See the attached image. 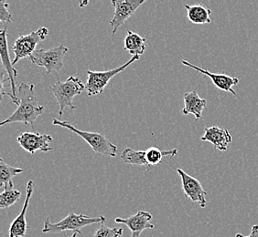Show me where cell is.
Returning <instances> with one entry per match:
<instances>
[{
    "instance_id": "9",
    "label": "cell",
    "mask_w": 258,
    "mask_h": 237,
    "mask_svg": "<svg viewBox=\"0 0 258 237\" xmlns=\"http://www.w3.org/2000/svg\"><path fill=\"white\" fill-rule=\"evenodd\" d=\"M112 5L114 8L113 19L110 21V26L113 29V35L116 33L121 26L134 16L139 7L144 4L145 0H113Z\"/></svg>"
},
{
    "instance_id": "11",
    "label": "cell",
    "mask_w": 258,
    "mask_h": 237,
    "mask_svg": "<svg viewBox=\"0 0 258 237\" xmlns=\"http://www.w3.org/2000/svg\"><path fill=\"white\" fill-rule=\"evenodd\" d=\"M17 141L20 146L30 154H34L38 151L48 153L53 150L50 146V143H52L53 138L49 134L25 132L18 136Z\"/></svg>"
},
{
    "instance_id": "20",
    "label": "cell",
    "mask_w": 258,
    "mask_h": 237,
    "mask_svg": "<svg viewBox=\"0 0 258 237\" xmlns=\"http://www.w3.org/2000/svg\"><path fill=\"white\" fill-rule=\"evenodd\" d=\"M145 152H146L145 157H146V161L149 164V166H155L162 162L163 157H166V156L173 157L175 155H177L178 150L173 149V150H169V151H161L158 147L153 146V147L148 149Z\"/></svg>"
},
{
    "instance_id": "4",
    "label": "cell",
    "mask_w": 258,
    "mask_h": 237,
    "mask_svg": "<svg viewBox=\"0 0 258 237\" xmlns=\"http://www.w3.org/2000/svg\"><path fill=\"white\" fill-rule=\"evenodd\" d=\"M102 222H106V218L104 216L89 217L85 214H76L74 212H70L69 214L63 218L61 221L55 223L50 222V217L46 218L44 220V227L42 229V232L47 233V232L74 231V232L81 233L82 228L93 223Z\"/></svg>"
},
{
    "instance_id": "5",
    "label": "cell",
    "mask_w": 258,
    "mask_h": 237,
    "mask_svg": "<svg viewBox=\"0 0 258 237\" xmlns=\"http://www.w3.org/2000/svg\"><path fill=\"white\" fill-rule=\"evenodd\" d=\"M68 50L63 44L50 50H36L30 57V61L38 67L44 68L47 74L56 75L63 67V59Z\"/></svg>"
},
{
    "instance_id": "15",
    "label": "cell",
    "mask_w": 258,
    "mask_h": 237,
    "mask_svg": "<svg viewBox=\"0 0 258 237\" xmlns=\"http://www.w3.org/2000/svg\"><path fill=\"white\" fill-rule=\"evenodd\" d=\"M203 142H209L213 144L214 148L221 152H226L229 144L233 142L232 135L228 130L221 129L217 126H212L204 130V136L201 138Z\"/></svg>"
},
{
    "instance_id": "25",
    "label": "cell",
    "mask_w": 258,
    "mask_h": 237,
    "mask_svg": "<svg viewBox=\"0 0 258 237\" xmlns=\"http://www.w3.org/2000/svg\"><path fill=\"white\" fill-rule=\"evenodd\" d=\"M235 237H258V225H253L251 233L248 236H243L241 233H236Z\"/></svg>"
},
{
    "instance_id": "17",
    "label": "cell",
    "mask_w": 258,
    "mask_h": 237,
    "mask_svg": "<svg viewBox=\"0 0 258 237\" xmlns=\"http://www.w3.org/2000/svg\"><path fill=\"white\" fill-rule=\"evenodd\" d=\"M124 50L128 51L133 57L144 54L145 50L148 48L144 38L128 29L126 30V37L124 38Z\"/></svg>"
},
{
    "instance_id": "10",
    "label": "cell",
    "mask_w": 258,
    "mask_h": 237,
    "mask_svg": "<svg viewBox=\"0 0 258 237\" xmlns=\"http://www.w3.org/2000/svg\"><path fill=\"white\" fill-rule=\"evenodd\" d=\"M176 172L178 173L179 177L181 179L182 190L185 196L189 198L191 202L198 203L201 207H206L207 192L204 190L200 181H198L196 178L190 176L188 173H185L181 168L176 169Z\"/></svg>"
},
{
    "instance_id": "22",
    "label": "cell",
    "mask_w": 258,
    "mask_h": 237,
    "mask_svg": "<svg viewBox=\"0 0 258 237\" xmlns=\"http://www.w3.org/2000/svg\"><path fill=\"white\" fill-rule=\"evenodd\" d=\"M20 195L21 193L20 191L14 188L4 189L3 193L0 194V208L7 209L14 205L20 200Z\"/></svg>"
},
{
    "instance_id": "1",
    "label": "cell",
    "mask_w": 258,
    "mask_h": 237,
    "mask_svg": "<svg viewBox=\"0 0 258 237\" xmlns=\"http://www.w3.org/2000/svg\"><path fill=\"white\" fill-rule=\"evenodd\" d=\"M18 93L20 100V105L9 118L1 123V126L16 123L32 125L40 115L44 113V106L38 105L34 85L27 84L24 82L20 83Z\"/></svg>"
},
{
    "instance_id": "18",
    "label": "cell",
    "mask_w": 258,
    "mask_h": 237,
    "mask_svg": "<svg viewBox=\"0 0 258 237\" xmlns=\"http://www.w3.org/2000/svg\"><path fill=\"white\" fill-rule=\"evenodd\" d=\"M187 10V17L189 21L194 24H209L212 22L210 15L212 10L207 7L198 4V5H185Z\"/></svg>"
},
{
    "instance_id": "6",
    "label": "cell",
    "mask_w": 258,
    "mask_h": 237,
    "mask_svg": "<svg viewBox=\"0 0 258 237\" xmlns=\"http://www.w3.org/2000/svg\"><path fill=\"white\" fill-rule=\"evenodd\" d=\"M140 56H134L132 59H129L126 63L120 66L118 68L114 69H110L106 71H93L87 70V82L85 85V89L87 91V95L89 97L99 95L104 91L105 87L108 84L109 80L113 79L115 75L121 73L124 69L133 64L135 61L139 60Z\"/></svg>"
},
{
    "instance_id": "24",
    "label": "cell",
    "mask_w": 258,
    "mask_h": 237,
    "mask_svg": "<svg viewBox=\"0 0 258 237\" xmlns=\"http://www.w3.org/2000/svg\"><path fill=\"white\" fill-rule=\"evenodd\" d=\"M10 4L4 0H0V21L5 23H12L13 18L10 12Z\"/></svg>"
},
{
    "instance_id": "16",
    "label": "cell",
    "mask_w": 258,
    "mask_h": 237,
    "mask_svg": "<svg viewBox=\"0 0 258 237\" xmlns=\"http://www.w3.org/2000/svg\"><path fill=\"white\" fill-rule=\"evenodd\" d=\"M183 100L184 108L182 109V113L184 115L192 114L195 117V120L199 121L203 115L204 108L207 105V100L202 99L199 96L197 89L184 94Z\"/></svg>"
},
{
    "instance_id": "23",
    "label": "cell",
    "mask_w": 258,
    "mask_h": 237,
    "mask_svg": "<svg viewBox=\"0 0 258 237\" xmlns=\"http://www.w3.org/2000/svg\"><path fill=\"white\" fill-rule=\"evenodd\" d=\"M122 234V228H110L106 226L105 222H102L100 224V227L94 233L93 237H120Z\"/></svg>"
},
{
    "instance_id": "12",
    "label": "cell",
    "mask_w": 258,
    "mask_h": 237,
    "mask_svg": "<svg viewBox=\"0 0 258 237\" xmlns=\"http://www.w3.org/2000/svg\"><path fill=\"white\" fill-rule=\"evenodd\" d=\"M152 214L149 212L139 211L134 215L123 219V218H115L116 223L125 224L129 230L131 231V237H140L141 233L147 229H154L155 225L151 223Z\"/></svg>"
},
{
    "instance_id": "21",
    "label": "cell",
    "mask_w": 258,
    "mask_h": 237,
    "mask_svg": "<svg viewBox=\"0 0 258 237\" xmlns=\"http://www.w3.org/2000/svg\"><path fill=\"white\" fill-rule=\"evenodd\" d=\"M146 152L145 151H135L132 149H124L121 154V159L124 161V163L131 164V165H142L149 167V164L146 161L145 157Z\"/></svg>"
},
{
    "instance_id": "2",
    "label": "cell",
    "mask_w": 258,
    "mask_h": 237,
    "mask_svg": "<svg viewBox=\"0 0 258 237\" xmlns=\"http://www.w3.org/2000/svg\"><path fill=\"white\" fill-rule=\"evenodd\" d=\"M52 125L67 129L71 132H73L74 134L79 135L81 138L84 139L85 142L89 144L91 148L93 149V151L95 153L108 155L111 157H115L118 153V149L116 147V145H114L112 142H110L104 134L81 131V130L75 128L74 124H71L69 122H67V121L62 122L58 118H54L52 121Z\"/></svg>"
},
{
    "instance_id": "26",
    "label": "cell",
    "mask_w": 258,
    "mask_h": 237,
    "mask_svg": "<svg viewBox=\"0 0 258 237\" xmlns=\"http://www.w3.org/2000/svg\"><path fill=\"white\" fill-rule=\"evenodd\" d=\"M88 3H89L88 1H85V2H80L79 5L81 8H85V6L88 5Z\"/></svg>"
},
{
    "instance_id": "3",
    "label": "cell",
    "mask_w": 258,
    "mask_h": 237,
    "mask_svg": "<svg viewBox=\"0 0 258 237\" xmlns=\"http://www.w3.org/2000/svg\"><path fill=\"white\" fill-rule=\"evenodd\" d=\"M50 89L60 107L58 111L59 117L62 116L66 107H70L71 109H76V106L74 105V98L80 95L84 90H86L85 85L80 80L79 78L74 76L69 77L65 82H61L57 79L54 84L50 87Z\"/></svg>"
},
{
    "instance_id": "27",
    "label": "cell",
    "mask_w": 258,
    "mask_h": 237,
    "mask_svg": "<svg viewBox=\"0 0 258 237\" xmlns=\"http://www.w3.org/2000/svg\"><path fill=\"white\" fill-rule=\"evenodd\" d=\"M77 232H74V234L73 235H71V236H68V234L67 233H65V237H77Z\"/></svg>"
},
{
    "instance_id": "19",
    "label": "cell",
    "mask_w": 258,
    "mask_h": 237,
    "mask_svg": "<svg viewBox=\"0 0 258 237\" xmlns=\"http://www.w3.org/2000/svg\"><path fill=\"white\" fill-rule=\"evenodd\" d=\"M23 172V169L13 167L5 163L3 159H0V186L4 187V189L14 188L12 179Z\"/></svg>"
},
{
    "instance_id": "14",
    "label": "cell",
    "mask_w": 258,
    "mask_h": 237,
    "mask_svg": "<svg viewBox=\"0 0 258 237\" xmlns=\"http://www.w3.org/2000/svg\"><path fill=\"white\" fill-rule=\"evenodd\" d=\"M35 183L32 180H30L27 183V194H26L25 203L22 207L20 214L14 219V221L10 224L9 236L24 237L28 230V224L26 221V213L30 205V201L34 191Z\"/></svg>"
},
{
    "instance_id": "13",
    "label": "cell",
    "mask_w": 258,
    "mask_h": 237,
    "mask_svg": "<svg viewBox=\"0 0 258 237\" xmlns=\"http://www.w3.org/2000/svg\"><path fill=\"white\" fill-rule=\"evenodd\" d=\"M181 63H182L184 66H187V67L191 68V69H194V70L198 71L201 74L207 76V77L210 78L211 80L213 81V83L215 85V87L218 88L219 89L224 90V91H226V92H231V93L234 95V96H237L236 92L233 90V87L234 85L238 84V78L231 77V76L224 74V73H218V74L212 73V72H210L209 70L202 69V68H200L198 66H195V65L190 63V62L187 61V60H182Z\"/></svg>"
},
{
    "instance_id": "8",
    "label": "cell",
    "mask_w": 258,
    "mask_h": 237,
    "mask_svg": "<svg viewBox=\"0 0 258 237\" xmlns=\"http://www.w3.org/2000/svg\"><path fill=\"white\" fill-rule=\"evenodd\" d=\"M0 57L2 60V65L7 71L8 79L10 80L12 102L19 106L20 100L19 98V93L17 91V86H16V78L18 76V70L15 69L14 65L12 64V61L10 60L7 26H5L4 29L0 31Z\"/></svg>"
},
{
    "instance_id": "7",
    "label": "cell",
    "mask_w": 258,
    "mask_h": 237,
    "mask_svg": "<svg viewBox=\"0 0 258 237\" xmlns=\"http://www.w3.org/2000/svg\"><path fill=\"white\" fill-rule=\"evenodd\" d=\"M49 34V30L46 27H41L39 30L32 31L30 34L20 36L15 41L12 49L15 55V59L12 60V64L15 65L20 59L30 58L34 53L37 45L46 40Z\"/></svg>"
}]
</instances>
